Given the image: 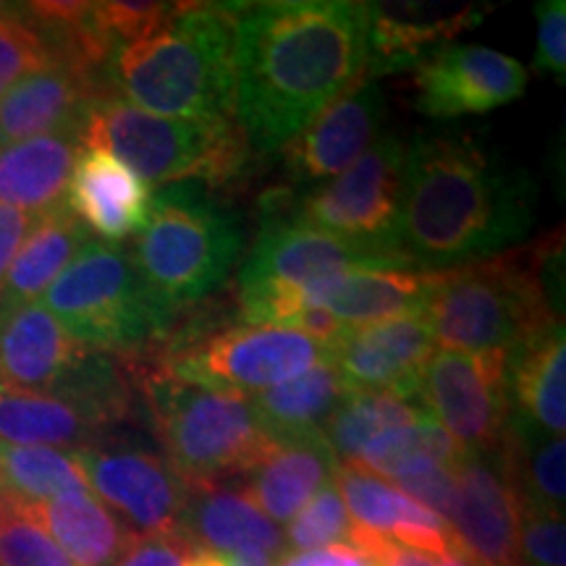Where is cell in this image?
<instances>
[{
    "label": "cell",
    "instance_id": "cell-39",
    "mask_svg": "<svg viewBox=\"0 0 566 566\" xmlns=\"http://www.w3.org/2000/svg\"><path fill=\"white\" fill-rule=\"evenodd\" d=\"M564 514L520 506L516 566H566Z\"/></svg>",
    "mask_w": 566,
    "mask_h": 566
},
{
    "label": "cell",
    "instance_id": "cell-45",
    "mask_svg": "<svg viewBox=\"0 0 566 566\" xmlns=\"http://www.w3.org/2000/svg\"><path fill=\"white\" fill-rule=\"evenodd\" d=\"M184 566H229V556L216 554V551H208L200 546H192V551H189V556H187V564Z\"/></svg>",
    "mask_w": 566,
    "mask_h": 566
},
{
    "label": "cell",
    "instance_id": "cell-18",
    "mask_svg": "<svg viewBox=\"0 0 566 566\" xmlns=\"http://www.w3.org/2000/svg\"><path fill=\"white\" fill-rule=\"evenodd\" d=\"M63 205L103 244H124L145 226L153 195L150 187L111 153L82 147L71 168Z\"/></svg>",
    "mask_w": 566,
    "mask_h": 566
},
{
    "label": "cell",
    "instance_id": "cell-14",
    "mask_svg": "<svg viewBox=\"0 0 566 566\" xmlns=\"http://www.w3.org/2000/svg\"><path fill=\"white\" fill-rule=\"evenodd\" d=\"M527 87V69L483 45H443L415 71V105L430 118L478 116L514 103Z\"/></svg>",
    "mask_w": 566,
    "mask_h": 566
},
{
    "label": "cell",
    "instance_id": "cell-16",
    "mask_svg": "<svg viewBox=\"0 0 566 566\" xmlns=\"http://www.w3.org/2000/svg\"><path fill=\"white\" fill-rule=\"evenodd\" d=\"M386 101L375 82H357L315 113L286 145L289 179L296 187H321L370 150L384 124Z\"/></svg>",
    "mask_w": 566,
    "mask_h": 566
},
{
    "label": "cell",
    "instance_id": "cell-20",
    "mask_svg": "<svg viewBox=\"0 0 566 566\" xmlns=\"http://www.w3.org/2000/svg\"><path fill=\"white\" fill-rule=\"evenodd\" d=\"M87 346L74 342L42 302L0 317V384L19 391L53 394Z\"/></svg>",
    "mask_w": 566,
    "mask_h": 566
},
{
    "label": "cell",
    "instance_id": "cell-21",
    "mask_svg": "<svg viewBox=\"0 0 566 566\" xmlns=\"http://www.w3.org/2000/svg\"><path fill=\"white\" fill-rule=\"evenodd\" d=\"M181 533L192 546L223 556H286L283 530L254 506L242 488L218 483L192 488L184 509Z\"/></svg>",
    "mask_w": 566,
    "mask_h": 566
},
{
    "label": "cell",
    "instance_id": "cell-28",
    "mask_svg": "<svg viewBox=\"0 0 566 566\" xmlns=\"http://www.w3.org/2000/svg\"><path fill=\"white\" fill-rule=\"evenodd\" d=\"M87 242V229L71 216L66 205L34 218V226L19 247L0 289V317L24 304L40 302L48 286L66 271V265Z\"/></svg>",
    "mask_w": 566,
    "mask_h": 566
},
{
    "label": "cell",
    "instance_id": "cell-22",
    "mask_svg": "<svg viewBox=\"0 0 566 566\" xmlns=\"http://www.w3.org/2000/svg\"><path fill=\"white\" fill-rule=\"evenodd\" d=\"M334 483L354 525L373 530L399 546L428 551V554H446L457 548L451 530L441 516L417 504L384 478L338 462Z\"/></svg>",
    "mask_w": 566,
    "mask_h": 566
},
{
    "label": "cell",
    "instance_id": "cell-32",
    "mask_svg": "<svg viewBox=\"0 0 566 566\" xmlns=\"http://www.w3.org/2000/svg\"><path fill=\"white\" fill-rule=\"evenodd\" d=\"M501 454L522 509L564 514L566 443L564 436L546 433L520 415L509 412Z\"/></svg>",
    "mask_w": 566,
    "mask_h": 566
},
{
    "label": "cell",
    "instance_id": "cell-1",
    "mask_svg": "<svg viewBox=\"0 0 566 566\" xmlns=\"http://www.w3.org/2000/svg\"><path fill=\"white\" fill-rule=\"evenodd\" d=\"M370 3H237L231 118L254 153L281 150L315 113L365 80Z\"/></svg>",
    "mask_w": 566,
    "mask_h": 566
},
{
    "label": "cell",
    "instance_id": "cell-42",
    "mask_svg": "<svg viewBox=\"0 0 566 566\" xmlns=\"http://www.w3.org/2000/svg\"><path fill=\"white\" fill-rule=\"evenodd\" d=\"M192 543L179 535H153L134 537L129 551L116 566H184L187 564Z\"/></svg>",
    "mask_w": 566,
    "mask_h": 566
},
{
    "label": "cell",
    "instance_id": "cell-44",
    "mask_svg": "<svg viewBox=\"0 0 566 566\" xmlns=\"http://www.w3.org/2000/svg\"><path fill=\"white\" fill-rule=\"evenodd\" d=\"M275 566H375V562L352 546H331L302 551V554H286Z\"/></svg>",
    "mask_w": 566,
    "mask_h": 566
},
{
    "label": "cell",
    "instance_id": "cell-5",
    "mask_svg": "<svg viewBox=\"0 0 566 566\" xmlns=\"http://www.w3.org/2000/svg\"><path fill=\"white\" fill-rule=\"evenodd\" d=\"M126 250L147 292L181 315L229 281L244 229L205 184L179 181L153 197L150 216Z\"/></svg>",
    "mask_w": 566,
    "mask_h": 566
},
{
    "label": "cell",
    "instance_id": "cell-23",
    "mask_svg": "<svg viewBox=\"0 0 566 566\" xmlns=\"http://www.w3.org/2000/svg\"><path fill=\"white\" fill-rule=\"evenodd\" d=\"M338 459L323 433L271 443L247 472V495L268 520L292 522L313 495L334 480Z\"/></svg>",
    "mask_w": 566,
    "mask_h": 566
},
{
    "label": "cell",
    "instance_id": "cell-24",
    "mask_svg": "<svg viewBox=\"0 0 566 566\" xmlns=\"http://www.w3.org/2000/svg\"><path fill=\"white\" fill-rule=\"evenodd\" d=\"M433 273L405 271H349L304 289L307 307H323L336 315L346 328L422 315Z\"/></svg>",
    "mask_w": 566,
    "mask_h": 566
},
{
    "label": "cell",
    "instance_id": "cell-41",
    "mask_svg": "<svg viewBox=\"0 0 566 566\" xmlns=\"http://www.w3.org/2000/svg\"><path fill=\"white\" fill-rule=\"evenodd\" d=\"M537 17V51L535 74L554 76L564 84L566 74V6L564 0H546L535 6Z\"/></svg>",
    "mask_w": 566,
    "mask_h": 566
},
{
    "label": "cell",
    "instance_id": "cell-13",
    "mask_svg": "<svg viewBox=\"0 0 566 566\" xmlns=\"http://www.w3.org/2000/svg\"><path fill=\"white\" fill-rule=\"evenodd\" d=\"M349 271H405L417 273L391 244L352 242L296 223L260 226L258 242L239 268L237 289L289 286L296 292Z\"/></svg>",
    "mask_w": 566,
    "mask_h": 566
},
{
    "label": "cell",
    "instance_id": "cell-40",
    "mask_svg": "<svg viewBox=\"0 0 566 566\" xmlns=\"http://www.w3.org/2000/svg\"><path fill=\"white\" fill-rule=\"evenodd\" d=\"M349 546L373 558L375 566H475V562L459 546L446 551V554H428V551L399 546V543L388 541V537L373 533L367 527L354 525V522Z\"/></svg>",
    "mask_w": 566,
    "mask_h": 566
},
{
    "label": "cell",
    "instance_id": "cell-46",
    "mask_svg": "<svg viewBox=\"0 0 566 566\" xmlns=\"http://www.w3.org/2000/svg\"><path fill=\"white\" fill-rule=\"evenodd\" d=\"M229 566H275L265 556H229Z\"/></svg>",
    "mask_w": 566,
    "mask_h": 566
},
{
    "label": "cell",
    "instance_id": "cell-37",
    "mask_svg": "<svg viewBox=\"0 0 566 566\" xmlns=\"http://www.w3.org/2000/svg\"><path fill=\"white\" fill-rule=\"evenodd\" d=\"M0 566H76L30 514L0 501Z\"/></svg>",
    "mask_w": 566,
    "mask_h": 566
},
{
    "label": "cell",
    "instance_id": "cell-6",
    "mask_svg": "<svg viewBox=\"0 0 566 566\" xmlns=\"http://www.w3.org/2000/svg\"><path fill=\"white\" fill-rule=\"evenodd\" d=\"M82 147L111 153L150 187L200 181L212 195L242 184L252 147L233 118L155 116L103 92L84 113Z\"/></svg>",
    "mask_w": 566,
    "mask_h": 566
},
{
    "label": "cell",
    "instance_id": "cell-17",
    "mask_svg": "<svg viewBox=\"0 0 566 566\" xmlns=\"http://www.w3.org/2000/svg\"><path fill=\"white\" fill-rule=\"evenodd\" d=\"M433 352L428 323L409 315L349 328L331 349V363L352 391H388L422 405V373Z\"/></svg>",
    "mask_w": 566,
    "mask_h": 566
},
{
    "label": "cell",
    "instance_id": "cell-4",
    "mask_svg": "<svg viewBox=\"0 0 566 566\" xmlns=\"http://www.w3.org/2000/svg\"><path fill=\"white\" fill-rule=\"evenodd\" d=\"M237 3H174L150 38L105 66V90L168 118H231Z\"/></svg>",
    "mask_w": 566,
    "mask_h": 566
},
{
    "label": "cell",
    "instance_id": "cell-34",
    "mask_svg": "<svg viewBox=\"0 0 566 566\" xmlns=\"http://www.w3.org/2000/svg\"><path fill=\"white\" fill-rule=\"evenodd\" d=\"M428 415L420 401L399 399L388 391H349L323 424V436L344 464L357 462L367 441L388 428L412 424Z\"/></svg>",
    "mask_w": 566,
    "mask_h": 566
},
{
    "label": "cell",
    "instance_id": "cell-25",
    "mask_svg": "<svg viewBox=\"0 0 566 566\" xmlns=\"http://www.w3.org/2000/svg\"><path fill=\"white\" fill-rule=\"evenodd\" d=\"M80 150L76 132L45 134L0 147V205L34 218L59 208Z\"/></svg>",
    "mask_w": 566,
    "mask_h": 566
},
{
    "label": "cell",
    "instance_id": "cell-38",
    "mask_svg": "<svg viewBox=\"0 0 566 566\" xmlns=\"http://www.w3.org/2000/svg\"><path fill=\"white\" fill-rule=\"evenodd\" d=\"M174 3H150V0H105L92 3L101 32L113 42L116 51L124 45L150 38L158 27L171 17Z\"/></svg>",
    "mask_w": 566,
    "mask_h": 566
},
{
    "label": "cell",
    "instance_id": "cell-19",
    "mask_svg": "<svg viewBox=\"0 0 566 566\" xmlns=\"http://www.w3.org/2000/svg\"><path fill=\"white\" fill-rule=\"evenodd\" d=\"M103 92L105 76L82 69L59 63L34 71L0 95V147L45 134H80L84 113Z\"/></svg>",
    "mask_w": 566,
    "mask_h": 566
},
{
    "label": "cell",
    "instance_id": "cell-2",
    "mask_svg": "<svg viewBox=\"0 0 566 566\" xmlns=\"http://www.w3.org/2000/svg\"><path fill=\"white\" fill-rule=\"evenodd\" d=\"M537 187L470 134L420 132L405 145L394 244L417 273L512 250L535 223Z\"/></svg>",
    "mask_w": 566,
    "mask_h": 566
},
{
    "label": "cell",
    "instance_id": "cell-36",
    "mask_svg": "<svg viewBox=\"0 0 566 566\" xmlns=\"http://www.w3.org/2000/svg\"><path fill=\"white\" fill-rule=\"evenodd\" d=\"M349 535L352 516L346 512L336 483L331 480L289 522L283 541H286V554H302V551L346 546Z\"/></svg>",
    "mask_w": 566,
    "mask_h": 566
},
{
    "label": "cell",
    "instance_id": "cell-11",
    "mask_svg": "<svg viewBox=\"0 0 566 566\" xmlns=\"http://www.w3.org/2000/svg\"><path fill=\"white\" fill-rule=\"evenodd\" d=\"M422 405L462 454L495 449L509 412L506 354L436 349L422 373Z\"/></svg>",
    "mask_w": 566,
    "mask_h": 566
},
{
    "label": "cell",
    "instance_id": "cell-26",
    "mask_svg": "<svg viewBox=\"0 0 566 566\" xmlns=\"http://www.w3.org/2000/svg\"><path fill=\"white\" fill-rule=\"evenodd\" d=\"M21 509L76 566H116L137 537L92 493L63 495Z\"/></svg>",
    "mask_w": 566,
    "mask_h": 566
},
{
    "label": "cell",
    "instance_id": "cell-9",
    "mask_svg": "<svg viewBox=\"0 0 566 566\" xmlns=\"http://www.w3.org/2000/svg\"><path fill=\"white\" fill-rule=\"evenodd\" d=\"M328 359V346L302 331L218 317L205 328L176 331L153 359H126V365L134 370H158L210 391L254 396Z\"/></svg>",
    "mask_w": 566,
    "mask_h": 566
},
{
    "label": "cell",
    "instance_id": "cell-27",
    "mask_svg": "<svg viewBox=\"0 0 566 566\" xmlns=\"http://www.w3.org/2000/svg\"><path fill=\"white\" fill-rule=\"evenodd\" d=\"M509 407L546 433L566 428V342L564 325L546 331L506 357Z\"/></svg>",
    "mask_w": 566,
    "mask_h": 566
},
{
    "label": "cell",
    "instance_id": "cell-7",
    "mask_svg": "<svg viewBox=\"0 0 566 566\" xmlns=\"http://www.w3.org/2000/svg\"><path fill=\"white\" fill-rule=\"evenodd\" d=\"M40 302L82 346L113 357H153L179 315L142 283L126 244L87 242Z\"/></svg>",
    "mask_w": 566,
    "mask_h": 566
},
{
    "label": "cell",
    "instance_id": "cell-35",
    "mask_svg": "<svg viewBox=\"0 0 566 566\" xmlns=\"http://www.w3.org/2000/svg\"><path fill=\"white\" fill-rule=\"evenodd\" d=\"M59 66L55 55L42 38L40 27L30 19L24 6L3 3L0 9V95H6L13 84L42 71Z\"/></svg>",
    "mask_w": 566,
    "mask_h": 566
},
{
    "label": "cell",
    "instance_id": "cell-43",
    "mask_svg": "<svg viewBox=\"0 0 566 566\" xmlns=\"http://www.w3.org/2000/svg\"><path fill=\"white\" fill-rule=\"evenodd\" d=\"M34 226V216L30 212H21L9 205H0V289H3L6 273L17 258L19 247L24 244L27 233Z\"/></svg>",
    "mask_w": 566,
    "mask_h": 566
},
{
    "label": "cell",
    "instance_id": "cell-10",
    "mask_svg": "<svg viewBox=\"0 0 566 566\" xmlns=\"http://www.w3.org/2000/svg\"><path fill=\"white\" fill-rule=\"evenodd\" d=\"M405 145L394 134H384L370 150L313 192L296 195L292 223L334 233L352 242L394 244L396 216L401 197Z\"/></svg>",
    "mask_w": 566,
    "mask_h": 566
},
{
    "label": "cell",
    "instance_id": "cell-47",
    "mask_svg": "<svg viewBox=\"0 0 566 566\" xmlns=\"http://www.w3.org/2000/svg\"><path fill=\"white\" fill-rule=\"evenodd\" d=\"M0 9H3V3H0Z\"/></svg>",
    "mask_w": 566,
    "mask_h": 566
},
{
    "label": "cell",
    "instance_id": "cell-29",
    "mask_svg": "<svg viewBox=\"0 0 566 566\" xmlns=\"http://www.w3.org/2000/svg\"><path fill=\"white\" fill-rule=\"evenodd\" d=\"M352 388L344 384L334 363H321L286 384L268 388L250 399L252 415L271 443L323 433V424Z\"/></svg>",
    "mask_w": 566,
    "mask_h": 566
},
{
    "label": "cell",
    "instance_id": "cell-12",
    "mask_svg": "<svg viewBox=\"0 0 566 566\" xmlns=\"http://www.w3.org/2000/svg\"><path fill=\"white\" fill-rule=\"evenodd\" d=\"M92 495L103 501L134 535H179L189 488L155 451L129 443H97L71 454Z\"/></svg>",
    "mask_w": 566,
    "mask_h": 566
},
{
    "label": "cell",
    "instance_id": "cell-15",
    "mask_svg": "<svg viewBox=\"0 0 566 566\" xmlns=\"http://www.w3.org/2000/svg\"><path fill=\"white\" fill-rule=\"evenodd\" d=\"M449 530L475 566H516L520 499L501 446L459 459Z\"/></svg>",
    "mask_w": 566,
    "mask_h": 566
},
{
    "label": "cell",
    "instance_id": "cell-33",
    "mask_svg": "<svg viewBox=\"0 0 566 566\" xmlns=\"http://www.w3.org/2000/svg\"><path fill=\"white\" fill-rule=\"evenodd\" d=\"M74 493L92 491L82 467L66 451L0 441V499L34 506Z\"/></svg>",
    "mask_w": 566,
    "mask_h": 566
},
{
    "label": "cell",
    "instance_id": "cell-3",
    "mask_svg": "<svg viewBox=\"0 0 566 566\" xmlns=\"http://www.w3.org/2000/svg\"><path fill=\"white\" fill-rule=\"evenodd\" d=\"M564 242L543 239L451 271L433 273L422 321L441 349L514 354L564 325Z\"/></svg>",
    "mask_w": 566,
    "mask_h": 566
},
{
    "label": "cell",
    "instance_id": "cell-30",
    "mask_svg": "<svg viewBox=\"0 0 566 566\" xmlns=\"http://www.w3.org/2000/svg\"><path fill=\"white\" fill-rule=\"evenodd\" d=\"M0 441L74 454L108 441V433L74 401L0 384Z\"/></svg>",
    "mask_w": 566,
    "mask_h": 566
},
{
    "label": "cell",
    "instance_id": "cell-31",
    "mask_svg": "<svg viewBox=\"0 0 566 566\" xmlns=\"http://www.w3.org/2000/svg\"><path fill=\"white\" fill-rule=\"evenodd\" d=\"M485 13L480 9H462L436 19H409L386 11V6L370 3L365 80L375 82L409 66L417 69L438 48L451 45V38L475 27Z\"/></svg>",
    "mask_w": 566,
    "mask_h": 566
},
{
    "label": "cell",
    "instance_id": "cell-8",
    "mask_svg": "<svg viewBox=\"0 0 566 566\" xmlns=\"http://www.w3.org/2000/svg\"><path fill=\"white\" fill-rule=\"evenodd\" d=\"M126 370L145 399L166 462L189 491L247 475L271 446L247 396L181 384L158 370Z\"/></svg>",
    "mask_w": 566,
    "mask_h": 566
}]
</instances>
